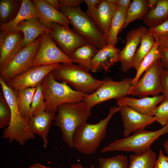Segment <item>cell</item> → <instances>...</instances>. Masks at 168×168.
<instances>
[{
  "label": "cell",
  "instance_id": "8fae6325",
  "mask_svg": "<svg viewBox=\"0 0 168 168\" xmlns=\"http://www.w3.org/2000/svg\"><path fill=\"white\" fill-rule=\"evenodd\" d=\"M40 45L33 59L31 67L61 63H72L73 62L58 47L48 34L40 36Z\"/></svg>",
  "mask_w": 168,
  "mask_h": 168
},
{
  "label": "cell",
  "instance_id": "4fadbf2b",
  "mask_svg": "<svg viewBox=\"0 0 168 168\" xmlns=\"http://www.w3.org/2000/svg\"><path fill=\"white\" fill-rule=\"evenodd\" d=\"M60 64L58 63L32 67L6 83L15 90L28 88H36L49 73L58 67Z\"/></svg>",
  "mask_w": 168,
  "mask_h": 168
},
{
  "label": "cell",
  "instance_id": "4dcf8cb0",
  "mask_svg": "<svg viewBox=\"0 0 168 168\" xmlns=\"http://www.w3.org/2000/svg\"><path fill=\"white\" fill-rule=\"evenodd\" d=\"M156 153L150 149L144 153L129 156L128 168H153L157 160Z\"/></svg>",
  "mask_w": 168,
  "mask_h": 168
},
{
  "label": "cell",
  "instance_id": "30bf717a",
  "mask_svg": "<svg viewBox=\"0 0 168 168\" xmlns=\"http://www.w3.org/2000/svg\"><path fill=\"white\" fill-rule=\"evenodd\" d=\"M40 36L31 44L20 49L7 66L0 72V77L5 82H7L31 67L32 62L40 45Z\"/></svg>",
  "mask_w": 168,
  "mask_h": 168
},
{
  "label": "cell",
  "instance_id": "d6a6232c",
  "mask_svg": "<svg viewBox=\"0 0 168 168\" xmlns=\"http://www.w3.org/2000/svg\"><path fill=\"white\" fill-rule=\"evenodd\" d=\"M98 168H128L127 157L123 155H119L107 158L98 159Z\"/></svg>",
  "mask_w": 168,
  "mask_h": 168
},
{
  "label": "cell",
  "instance_id": "2e32d148",
  "mask_svg": "<svg viewBox=\"0 0 168 168\" xmlns=\"http://www.w3.org/2000/svg\"><path fill=\"white\" fill-rule=\"evenodd\" d=\"M147 32L148 29L146 27L141 26L127 33L125 45L119 53L118 60L121 63L123 72H126L133 68V63L137 48L142 37Z\"/></svg>",
  "mask_w": 168,
  "mask_h": 168
},
{
  "label": "cell",
  "instance_id": "83f0119b",
  "mask_svg": "<svg viewBox=\"0 0 168 168\" xmlns=\"http://www.w3.org/2000/svg\"><path fill=\"white\" fill-rule=\"evenodd\" d=\"M151 9L148 0H133L128 9L125 21L119 33L134 21L143 20Z\"/></svg>",
  "mask_w": 168,
  "mask_h": 168
},
{
  "label": "cell",
  "instance_id": "5b68a950",
  "mask_svg": "<svg viewBox=\"0 0 168 168\" xmlns=\"http://www.w3.org/2000/svg\"><path fill=\"white\" fill-rule=\"evenodd\" d=\"M54 78L69 84L75 90L86 95L94 92L104 82L96 79L80 66L62 63L51 71Z\"/></svg>",
  "mask_w": 168,
  "mask_h": 168
},
{
  "label": "cell",
  "instance_id": "52a82bcc",
  "mask_svg": "<svg viewBox=\"0 0 168 168\" xmlns=\"http://www.w3.org/2000/svg\"><path fill=\"white\" fill-rule=\"evenodd\" d=\"M168 133V123L155 131L145 129L134 133L131 136L115 140L103 147L101 152L112 151L132 152L136 155L142 154L150 149L152 144L162 135Z\"/></svg>",
  "mask_w": 168,
  "mask_h": 168
},
{
  "label": "cell",
  "instance_id": "277c9868",
  "mask_svg": "<svg viewBox=\"0 0 168 168\" xmlns=\"http://www.w3.org/2000/svg\"><path fill=\"white\" fill-rule=\"evenodd\" d=\"M41 84L46 105L45 111L48 112L56 113L59 105L79 102L87 95L72 89L65 82H57L51 72L45 76Z\"/></svg>",
  "mask_w": 168,
  "mask_h": 168
},
{
  "label": "cell",
  "instance_id": "ac0fdd59",
  "mask_svg": "<svg viewBox=\"0 0 168 168\" xmlns=\"http://www.w3.org/2000/svg\"><path fill=\"white\" fill-rule=\"evenodd\" d=\"M165 99L163 95L139 99L126 96L117 100L116 103L118 107L127 106L140 113L152 117L157 105Z\"/></svg>",
  "mask_w": 168,
  "mask_h": 168
},
{
  "label": "cell",
  "instance_id": "8d00e7d4",
  "mask_svg": "<svg viewBox=\"0 0 168 168\" xmlns=\"http://www.w3.org/2000/svg\"><path fill=\"white\" fill-rule=\"evenodd\" d=\"M148 32L152 33L155 39L168 35V18L164 22L155 27L148 28Z\"/></svg>",
  "mask_w": 168,
  "mask_h": 168
},
{
  "label": "cell",
  "instance_id": "bcb514c9",
  "mask_svg": "<svg viewBox=\"0 0 168 168\" xmlns=\"http://www.w3.org/2000/svg\"><path fill=\"white\" fill-rule=\"evenodd\" d=\"M49 167L46 166L44 165L37 163L33 165L29 168H49Z\"/></svg>",
  "mask_w": 168,
  "mask_h": 168
},
{
  "label": "cell",
  "instance_id": "681fc988",
  "mask_svg": "<svg viewBox=\"0 0 168 168\" xmlns=\"http://www.w3.org/2000/svg\"><path fill=\"white\" fill-rule=\"evenodd\" d=\"M106 0L108 2L115 5L117 7L118 2V0Z\"/></svg>",
  "mask_w": 168,
  "mask_h": 168
},
{
  "label": "cell",
  "instance_id": "e575fe53",
  "mask_svg": "<svg viewBox=\"0 0 168 168\" xmlns=\"http://www.w3.org/2000/svg\"><path fill=\"white\" fill-rule=\"evenodd\" d=\"M11 111L8 103L3 93L0 96V128L7 127L11 119Z\"/></svg>",
  "mask_w": 168,
  "mask_h": 168
},
{
  "label": "cell",
  "instance_id": "7402d4cb",
  "mask_svg": "<svg viewBox=\"0 0 168 168\" xmlns=\"http://www.w3.org/2000/svg\"><path fill=\"white\" fill-rule=\"evenodd\" d=\"M16 30L21 32L24 34L21 48L31 44L41 35L49 34L50 31L36 17L30 18L21 22L17 26Z\"/></svg>",
  "mask_w": 168,
  "mask_h": 168
},
{
  "label": "cell",
  "instance_id": "4316f807",
  "mask_svg": "<svg viewBox=\"0 0 168 168\" xmlns=\"http://www.w3.org/2000/svg\"><path fill=\"white\" fill-rule=\"evenodd\" d=\"M36 89L28 88L15 90L17 104L21 117L28 123L31 116V105Z\"/></svg>",
  "mask_w": 168,
  "mask_h": 168
},
{
  "label": "cell",
  "instance_id": "f907efd6",
  "mask_svg": "<svg viewBox=\"0 0 168 168\" xmlns=\"http://www.w3.org/2000/svg\"><path fill=\"white\" fill-rule=\"evenodd\" d=\"M49 168H52V167H49Z\"/></svg>",
  "mask_w": 168,
  "mask_h": 168
},
{
  "label": "cell",
  "instance_id": "1f68e13d",
  "mask_svg": "<svg viewBox=\"0 0 168 168\" xmlns=\"http://www.w3.org/2000/svg\"><path fill=\"white\" fill-rule=\"evenodd\" d=\"M158 39H155V42L151 49L145 57L141 63L135 77L132 82V86H134L140 79L142 75L155 61L160 59L161 54L158 48L159 45Z\"/></svg>",
  "mask_w": 168,
  "mask_h": 168
},
{
  "label": "cell",
  "instance_id": "44dd1931",
  "mask_svg": "<svg viewBox=\"0 0 168 168\" xmlns=\"http://www.w3.org/2000/svg\"><path fill=\"white\" fill-rule=\"evenodd\" d=\"M56 113L46 111L34 116H31L28 124L31 133L39 136L42 138L43 147L46 148L48 144L47 135Z\"/></svg>",
  "mask_w": 168,
  "mask_h": 168
},
{
  "label": "cell",
  "instance_id": "ee69618b",
  "mask_svg": "<svg viewBox=\"0 0 168 168\" xmlns=\"http://www.w3.org/2000/svg\"><path fill=\"white\" fill-rule=\"evenodd\" d=\"M159 45L168 49V35L159 39Z\"/></svg>",
  "mask_w": 168,
  "mask_h": 168
},
{
  "label": "cell",
  "instance_id": "7dc6e473",
  "mask_svg": "<svg viewBox=\"0 0 168 168\" xmlns=\"http://www.w3.org/2000/svg\"><path fill=\"white\" fill-rule=\"evenodd\" d=\"M148 1L151 9L156 6L157 1V0H148Z\"/></svg>",
  "mask_w": 168,
  "mask_h": 168
},
{
  "label": "cell",
  "instance_id": "ffe728a7",
  "mask_svg": "<svg viewBox=\"0 0 168 168\" xmlns=\"http://www.w3.org/2000/svg\"><path fill=\"white\" fill-rule=\"evenodd\" d=\"M120 50L115 46L107 44L98 49L92 58L91 70L93 72L103 70L107 72L118 61Z\"/></svg>",
  "mask_w": 168,
  "mask_h": 168
},
{
  "label": "cell",
  "instance_id": "c3c4849f",
  "mask_svg": "<svg viewBox=\"0 0 168 168\" xmlns=\"http://www.w3.org/2000/svg\"><path fill=\"white\" fill-rule=\"evenodd\" d=\"M163 146L166 152L168 154V139L165 142Z\"/></svg>",
  "mask_w": 168,
  "mask_h": 168
},
{
  "label": "cell",
  "instance_id": "ba28073f",
  "mask_svg": "<svg viewBox=\"0 0 168 168\" xmlns=\"http://www.w3.org/2000/svg\"><path fill=\"white\" fill-rule=\"evenodd\" d=\"M133 78H125L120 81H114L109 78L92 93L86 95L83 100L91 110L95 105L108 100L129 95Z\"/></svg>",
  "mask_w": 168,
  "mask_h": 168
},
{
  "label": "cell",
  "instance_id": "7a4b0ae2",
  "mask_svg": "<svg viewBox=\"0 0 168 168\" xmlns=\"http://www.w3.org/2000/svg\"><path fill=\"white\" fill-rule=\"evenodd\" d=\"M119 107H111L106 117L96 124L86 123L76 130L72 139V148L85 154L95 153L105 138L108 124Z\"/></svg>",
  "mask_w": 168,
  "mask_h": 168
},
{
  "label": "cell",
  "instance_id": "f6af8a7d",
  "mask_svg": "<svg viewBox=\"0 0 168 168\" xmlns=\"http://www.w3.org/2000/svg\"><path fill=\"white\" fill-rule=\"evenodd\" d=\"M55 9L60 11L61 7L59 3L58 0H46Z\"/></svg>",
  "mask_w": 168,
  "mask_h": 168
},
{
  "label": "cell",
  "instance_id": "e0dca14e",
  "mask_svg": "<svg viewBox=\"0 0 168 168\" xmlns=\"http://www.w3.org/2000/svg\"><path fill=\"white\" fill-rule=\"evenodd\" d=\"M117 7L106 0H101L95 7L87 9V14L106 36Z\"/></svg>",
  "mask_w": 168,
  "mask_h": 168
},
{
  "label": "cell",
  "instance_id": "7c38bea8",
  "mask_svg": "<svg viewBox=\"0 0 168 168\" xmlns=\"http://www.w3.org/2000/svg\"><path fill=\"white\" fill-rule=\"evenodd\" d=\"M48 34L59 49L70 57L78 48L88 43L73 29H68L63 26L51 23Z\"/></svg>",
  "mask_w": 168,
  "mask_h": 168
},
{
  "label": "cell",
  "instance_id": "d4e9b609",
  "mask_svg": "<svg viewBox=\"0 0 168 168\" xmlns=\"http://www.w3.org/2000/svg\"><path fill=\"white\" fill-rule=\"evenodd\" d=\"M98 50L94 45L87 43L78 48L69 57L73 63H78L79 65L89 71L91 69L92 58Z\"/></svg>",
  "mask_w": 168,
  "mask_h": 168
},
{
  "label": "cell",
  "instance_id": "f1b7e54d",
  "mask_svg": "<svg viewBox=\"0 0 168 168\" xmlns=\"http://www.w3.org/2000/svg\"><path fill=\"white\" fill-rule=\"evenodd\" d=\"M22 0H1L0 24H5L12 21L20 8Z\"/></svg>",
  "mask_w": 168,
  "mask_h": 168
},
{
  "label": "cell",
  "instance_id": "d590c367",
  "mask_svg": "<svg viewBox=\"0 0 168 168\" xmlns=\"http://www.w3.org/2000/svg\"><path fill=\"white\" fill-rule=\"evenodd\" d=\"M153 114L162 127L168 123V99L165 98L156 107Z\"/></svg>",
  "mask_w": 168,
  "mask_h": 168
},
{
  "label": "cell",
  "instance_id": "3957f363",
  "mask_svg": "<svg viewBox=\"0 0 168 168\" xmlns=\"http://www.w3.org/2000/svg\"><path fill=\"white\" fill-rule=\"evenodd\" d=\"M0 83L2 92L10 107L11 119L10 124L4 130L2 138L9 142L15 141L21 146L27 141L34 139L28 124L21 117L18 108L15 91L11 88L1 77Z\"/></svg>",
  "mask_w": 168,
  "mask_h": 168
},
{
  "label": "cell",
  "instance_id": "7bdbcfd3",
  "mask_svg": "<svg viewBox=\"0 0 168 168\" xmlns=\"http://www.w3.org/2000/svg\"><path fill=\"white\" fill-rule=\"evenodd\" d=\"M130 0H118L117 6H122L128 9L131 3Z\"/></svg>",
  "mask_w": 168,
  "mask_h": 168
},
{
  "label": "cell",
  "instance_id": "603a6c76",
  "mask_svg": "<svg viewBox=\"0 0 168 168\" xmlns=\"http://www.w3.org/2000/svg\"><path fill=\"white\" fill-rule=\"evenodd\" d=\"M31 17L39 18L35 4L32 1L22 0L20 8L16 17L10 22L0 25V31L16 30L19 23Z\"/></svg>",
  "mask_w": 168,
  "mask_h": 168
},
{
  "label": "cell",
  "instance_id": "9a60e30c",
  "mask_svg": "<svg viewBox=\"0 0 168 168\" xmlns=\"http://www.w3.org/2000/svg\"><path fill=\"white\" fill-rule=\"evenodd\" d=\"M119 107L124 128L123 134L125 137L132 133L145 129L146 127L156 121L154 116L142 114L128 106Z\"/></svg>",
  "mask_w": 168,
  "mask_h": 168
},
{
  "label": "cell",
  "instance_id": "cb8c5ba5",
  "mask_svg": "<svg viewBox=\"0 0 168 168\" xmlns=\"http://www.w3.org/2000/svg\"><path fill=\"white\" fill-rule=\"evenodd\" d=\"M168 18V0H157L156 6L151 9L143 19L148 28L156 26Z\"/></svg>",
  "mask_w": 168,
  "mask_h": 168
},
{
  "label": "cell",
  "instance_id": "836d02e7",
  "mask_svg": "<svg viewBox=\"0 0 168 168\" xmlns=\"http://www.w3.org/2000/svg\"><path fill=\"white\" fill-rule=\"evenodd\" d=\"M31 105V116H34L45 110L46 105L41 84L36 88Z\"/></svg>",
  "mask_w": 168,
  "mask_h": 168
},
{
  "label": "cell",
  "instance_id": "d6986e66",
  "mask_svg": "<svg viewBox=\"0 0 168 168\" xmlns=\"http://www.w3.org/2000/svg\"><path fill=\"white\" fill-rule=\"evenodd\" d=\"M37 10L41 24L48 28L49 24L55 22L69 29L70 22L66 16L61 11L55 9L46 0H33Z\"/></svg>",
  "mask_w": 168,
  "mask_h": 168
},
{
  "label": "cell",
  "instance_id": "74e56055",
  "mask_svg": "<svg viewBox=\"0 0 168 168\" xmlns=\"http://www.w3.org/2000/svg\"><path fill=\"white\" fill-rule=\"evenodd\" d=\"M161 93L166 99H168V71L164 69L161 77Z\"/></svg>",
  "mask_w": 168,
  "mask_h": 168
},
{
  "label": "cell",
  "instance_id": "8992f818",
  "mask_svg": "<svg viewBox=\"0 0 168 168\" xmlns=\"http://www.w3.org/2000/svg\"><path fill=\"white\" fill-rule=\"evenodd\" d=\"M60 11L68 18L73 29L88 43L98 49L107 44L105 35L80 6L61 7Z\"/></svg>",
  "mask_w": 168,
  "mask_h": 168
},
{
  "label": "cell",
  "instance_id": "b9f144b4",
  "mask_svg": "<svg viewBox=\"0 0 168 168\" xmlns=\"http://www.w3.org/2000/svg\"><path fill=\"white\" fill-rule=\"evenodd\" d=\"M101 0H84L87 7V8L94 7L100 3Z\"/></svg>",
  "mask_w": 168,
  "mask_h": 168
},
{
  "label": "cell",
  "instance_id": "6da1fadb",
  "mask_svg": "<svg viewBox=\"0 0 168 168\" xmlns=\"http://www.w3.org/2000/svg\"><path fill=\"white\" fill-rule=\"evenodd\" d=\"M57 112L53 125L60 128L64 142L72 148L74 133L77 128L87 123L91 110L82 101L62 104L58 107Z\"/></svg>",
  "mask_w": 168,
  "mask_h": 168
},
{
  "label": "cell",
  "instance_id": "ab89813d",
  "mask_svg": "<svg viewBox=\"0 0 168 168\" xmlns=\"http://www.w3.org/2000/svg\"><path fill=\"white\" fill-rule=\"evenodd\" d=\"M158 49L161 54V64L164 69L168 71V49L159 45Z\"/></svg>",
  "mask_w": 168,
  "mask_h": 168
},
{
  "label": "cell",
  "instance_id": "9c48e42d",
  "mask_svg": "<svg viewBox=\"0 0 168 168\" xmlns=\"http://www.w3.org/2000/svg\"><path fill=\"white\" fill-rule=\"evenodd\" d=\"M164 69L160 59L155 61L145 70L136 85L132 86L129 95L139 98L159 96L161 93V77Z\"/></svg>",
  "mask_w": 168,
  "mask_h": 168
},
{
  "label": "cell",
  "instance_id": "5bb4252c",
  "mask_svg": "<svg viewBox=\"0 0 168 168\" xmlns=\"http://www.w3.org/2000/svg\"><path fill=\"white\" fill-rule=\"evenodd\" d=\"M23 34L17 30L0 31V72L21 48Z\"/></svg>",
  "mask_w": 168,
  "mask_h": 168
},
{
  "label": "cell",
  "instance_id": "f35d334b",
  "mask_svg": "<svg viewBox=\"0 0 168 168\" xmlns=\"http://www.w3.org/2000/svg\"><path fill=\"white\" fill-rule=\"evenodd\" d=\"M153 168H168V156L164 155L161 150Z\"/></svg>",
  "mask_w": 168,
  "mask_h": 168
},
{
  "label": "cell",
  "instance_id": "f546056e",
  "mask_svg": "<svg viewBox=\"0 0 168 168\" xmlns=\"http://www.w3.org/2000/svg\"><path fill=\"white\" fill-rule=\"evenodd\" d=\"M155 42V40L153 35L149 32H147L142 37L140 46L137 50L133 63L132 67L136 71Z\"/></svg>",
  "mask_w": 168,
  "mask_h": 168
},
{
  "label": "cell",
  "instance_id": "484cf974",
  "mask_svg": "<svg viewBox=\"0 0 168 168\" xmlns=\"http://www.w3.org/2000/svg\"><path fill=\"white\" fill-rule=\"evenodd\" d=\"M128 9L117 6L106 36L107 44L115 46L118 42V35L125 21Z\"/></svg>",
  "mask_w": 168,
  "mask_h": 168
},
{
  "label": "cell",
  "instance_id": "60d3db41",
  "mask_svg": "<svg viewBox=\"0 0 168 168\" xmlns=\"http://www.w3.org/2000/svg\"><path fill=\"white\" fill-rule=\"evenodd\" d=\"M59 3L61 7H75L84 2V0H59Z\"/></svg>",
  "mask_w": 168,
  "mask_h": 168
}]
</instances>
